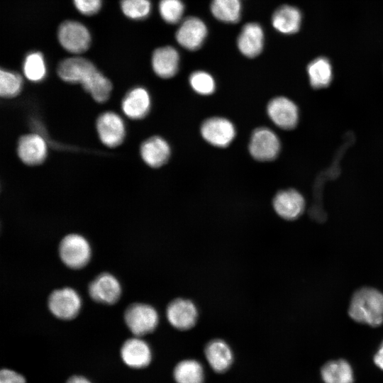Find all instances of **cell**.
Listing matches in <instances>:
<instances>
[{"label":"cell","mask_w":383,"mask_h":383,"mask_svg":"<svg viewBox=\"0 0 383 383\" xmlns=\"http://www.w3.org/2000/svg\"><path fill=\"white\" fill-rule=\"evenodd\" d=\"M59 252L64 264L75 270L86 266L91 253L89 242L78 234L66 235L60 244Z\"/></svg>","instance_id":"277c9868"},{"label":"cell","mask_w":383,"mask_h":383,"mask_svg":"<svg viewBox=\"0 0 383 383\" xmlns=\"http://www.w3.org/2000/svg\"><path fill=\"white\" fill-rule=\"evenodd\" d=\"M58 40L67 51L80 54L89 48L91 36L87 28L82 23L74 21H65L58 29Z\"/></svg>","instance_id":"5b68a950"},{"label":"cell","mask_w":383,"mask_h":383,"mask_svg":"<svg viewBox=\"0 0 383 383\" xmlns=\"http://www.w3.org/2000/svg\"><path fill=\"white\" fill-rule=\"evenodd\" d=\"M207 35L204 23L196 17H188L176 32V40L183 48L195 50L203 44Z\"/></svg>","instance_id":"5bb4252c"},{"label":"cell","mask_w":383,"mask_h":383,"mask_svg":"<svg viewBox=\"0 0 383 383\" xmlns=\"http://www.w3.org/2000/svg\"><path fill=\"white\" fill-rule=\"evenodd\" d=\"M73 2L76 9L87 16L97 13L101 5V0H73Z\"/></svg>","instance_id":"1f68e13d"},{"label":"cell","mask_w":383,"mask_h":383,"mask_svg":"<svg viewBox=\"0 0 383 383\" xmlns=\"http://www.w3.org/2000/svg\"><path fill=\"white\" fill-rule=\"evenodd\" d=\"M167 318L174 328L185 331L195 325L198 318V310L192 301L177 299L168 305Z\"/></svg>","instance_id":"8fae6325"},{"label":"cell","mask_w":383,"mask_h":383,"mask_svg":"<svg viewBox=\"0 0 383 383\" xmlns=\"http://www.w3.org/2000/svg\"><path fill=\"white\" fill-rule=\"evenodd\" d=\"M184 6L181 0H160L159 11L162 18L169 23H178L184 13Z\"/></svg>","instance_id":"f546056e"},{"label":"cell","mask_w":383,"mask_h":383,"mask_svg":"<svg viewBox=\"0 0 383 383\" xmlns=\"http://www.w3.org/2000/svg\"><path fill=\"white\" fill-rule=\"evenodd\" d=\"M203 138L216 147L228 146L235 135L233 123L226 118L213 117L206 120L201 128Z\"/></svg>","instance_id":"30bf717a"},{"label":"cell","mask_w":383,"mask_h":383,"mask_svg":"<svg viewBox=\"0 0 383 383\" xmlns=\"http://www.w3.org/2000/svg\"><path fill=\"white\" fill-rule=\"evenodd\" d=\"M301 21V15L299 10L289 5L278 8L272 18L274 28L285 34H292L298 31Z\"/></svg>","instance_id":"7402d4cb"},{"label":"cell","mask_w":383,"mask_h":383,"mask_svg":"<svg viewBox=\"0 0 383 383\" xmlns=\"http://www.w3.org/2000/svg\"><path fill=\"white\" fill-rule=\"evenodd\" d=\"M280 143L270 129L259 128L254 131L249 143L250 155L259 161L274 160L279 152Z\"/></svg>","instance_id":"ba28073f"},{"label":"cell","mask_w":383,"mask_h":383,"mask_svg":"<svg viewBox=\"0 0 383 383\" xmlns=\"http://www.w3.org/2000/svg\"><path fill=\"white\" fill-rule=\"evenodd\" d=\"M348 314L355 321L377 327L383 323V294L372 287L357 290L349 306Z\"/></svg>","instance_id":"7a4b0ae2"},{"label":"cell","mask_w":383,"mask_h":383,"mask_svg":"<svg viewBox=\"0 0 383 383\" xmlns=\"http://www.w3.org/2000/svg\"><path fill=\"white\" fill-rule=\"evenodd\" d=\"M374 362L377 366L383 370V341L374 357Z\"/></svg>","instance_id":"836d02e7"},{"label":"cell","mask_w":383,"mask_h":383,"mask_svg":"<svg viewBox=\"0 0 383 383\" xmlns=\"http://www.w3.org/2000/svg\"><path fill=\"white\" fill-rule=\"evenodd\" d=\"M0 383H26L25 378L19 373L9 369L0 370Z\"/></svg>","instance_id":"d6a6232c"},{"label":"cell","mask_w":383,"mask_h":383,"mask_svg":"<svg viewBox=\"0 0 383 383\" xmlns=\"http://www.w3.org/2000/svg\"><path fill=\"white\" fill-rule=\"evenodd\" d=\"M121 356L128 367L142 369L150 363L152 352L145 340L135 336L124 342L121 349Z\"/></svg>","instance_id":"9a60e30c"},{"label":"cell","mask_w":383,"mask_h":383,"mask_svg":"<svg viewBox=\"0 0 383 383\" xmlns=\"http://www.w3.org/2000/svg\"><path fill=\"white\" fill-rule=\"evenodd\" d=\"M123 13L132 19H142L147 17L151 9L149 0H121Z\"/></svg>","instance_id":"f1b7e54d"},{"label":"cell","mask_w":383,"mask_h":383,"mask_svg":"<svg viewBox=\"0 0 383 383\" xmlns=\"http://www.w3.org/2000/svg\"><path fill=\"white\" fill-rule=\"evenodd\" d=\"M192 88L198 94L209 95L215 89V82L209 73L204 71L193 72L189 77Z\"/></svg>","instance_id":"4dcf8cb0"},{"label":"cell","mask_w":383,"mask_h":383,"mask_svg":"<svg viewBox=\"0 0 383 383\" xmlns=\"http://www.w3.org/2000/svg\"><path fill=\"white\" fill-rule=\"evenodd\" d=\"M211 11L221 21L236 23L240 18L241 4L240 0H212Z\"/></svg>","instance_id":"484cf974"},{"label":"cell","mask_w":383,"mask_h":383,"mask_svg":"<svg viewBox=\"0 0 383 383\" xmlns=\"http://www.w3.org/2000/svg\"><path fill=\"white\" fill-rule=\"evenodd\" d=\"M23 87L21 74L7 69L0 68V97L13 98L18 95Z\"/></svg>","instance_id":"83f0119b"},{"label":"cell","mask_w":383,"mask_h":383,"mask_svg":"<svg viewBox=\"0 0 383 383\" xmlns=\"http://www.w3.org/2000/svg\"><path fill=\"white\" fill-rule=\"evenodd\" d=\"M273 206L279 216L291 221L302 214L305 201L302 195L294 189L283 190L275 195Z\"/></svg>","instance_id":"2e32d148"},{"label":"cell","mask_w":383,"mask_h":383,"mask_svg":"<svg viewBox=\"0 0 383 383\" xmlns=\"http://www.w3.org/2000/svg\"><path fill=\"white\" fill-rule=\"evenodd\" d=\"M267 111L270 119L282 129L290 130L297 124V106L286 97L279 96L272 99L267 105Z\"/></svg>","instance_id":"4fadbf2b"},{"label":"cell","mask_w":383,"mask_h":383,"mask_svg":"<svg viewBox=\"0 0 383 383\" xmlns=\"http://www.w3.org/2000/svg\"><path fill=\"white\" fill-rule=\"evenodd\" d=\"M325 383H353V372L350 365L340 359L326 362L321 370Z\"/></svg>","instance_id":"603a6c76"},{"label":"cell","mask_w":383,"mask_h":383,"mask_svg":"<svg viewBox=\"0 0 383 383\" xmlns=\"http://www.w3.org/2000/svg\"><path fill=\"white\" fill-rule=\"evenodd\" d=\"M150 94L143 87H135L130 90L121 103V109L124 114L133 120L145 118L150 111Z\"/></svg>","instance_id":"e0dca14e"},{"label":"cell","mask_w":383,"mask_h":383,"mask_svg":"<svg viewBox=\"0 0 383 383\" xmlns=\"http://www.w3.org/2000/svg\"><path fill=\"white\" fill-rule=\"evenodd\" d=\"M26 78L33 82H38L46 76L47 70L43 55L40 52L28 53L22 64Z\"/></svg>","instance_id":"4316f807"},{"label":"cell","mask_w":383,"mask_h":383,"mask_svg":"<svg viewBox=\"0 0 383 383\" xmlns=\"http://www.w3.org/2000/svg\"><path fill=\"white\" fill-rule=\"evenodd\" d=\"M16 152L23 164L35 166L45 160L48 155V145L40 135L28 133L19 138Z\"/></svg>","instance_id":"9c48e42d"},{"label":"cell","mask_w":383,"mask_h":383,"mask_svg":"<svg viewBox=\"0 0 383 383\" xmlns=\"http://www.w3.org/2000/svg\"><path fill=\"white\" fill-rule=\"evenodd\" d=\"M48 306L57 318L70 320L79 313L82 300L75 290L65 287L52 292L48 299Z\"/></svg>","instance_id":"8992f818"},{"label":"cell","mask_w":383,"mask_h":383,"mask_svg":"<svg viewBox=\"0 0 383 383\" xmlns=\"http://www.w3.org/2000/svg\"><path fill=\"white\" fill-rule=\"evenodd\" d=\"M96 131L101 143L109 148L120 145L126 136V127L121 117L113 112L101 113L96 120Z\"/></svg>","instance_id":"52a82bcc"},{"label":"cell","mask_w":383,"mask_h":383,"mask_svg":"<svg viewBox=\"0 0 383 383\" xmlns=\"http://www.w3.org/2000/svg\"><path fill=\"white\" fill-rule=\"evenodd\" d=\"M140 156L150 167L157 168L165 165L170 156V148L167 142L160 136H152L140 145Z\"/></svg>","instance_id":"ac0fdd59"},{"label":"cell","mask_w":383,"mask_h":383,"mask_svg":"<svg viewBox=\"0 0 383 383\" xmlns=\"http://www.w3.org/2000/svg\"><path fill=\"white\" fill-rule=\"evenodd\" d=\"M264 33L262 27L256 23L245 24L238 38V47L245 56L255 57L263 48Z\"/></svg>","instance_id":"ffe728a7"},{"label":"cell","mask_w":383,"mask_h":383,"mask_svg":"<svg viewBox=\"0 0 383 383\" xmlns=\"http://www.w3.org/2000/svg\"><path fill=\"white\" fill-rule=\"evenodd\" d=\"M179 62V54L171 46L156 49L152 56V67L155 73L164 79L171 78L177 74Z\"/></svg>","instance_id":"d6986e66"},{"label":"cell","mask_w":383,"mask_h":383,"mask_svg":"<svg viewBox=\"0 0 383 383\" xmlns=\"http://www.w3.org/2000/svg\"><path fill=\"white\" fill-rule=\"evenodd\" d=\"M91 299L104 304H113L120 298L121 287L118 279L109 273L97 276L89 286Z\"/></svg>","instance_id":"7c38bea8"},{"label":"cell","mask_w":383,"mask_h":383,"mask_svg":"<svg viewBox=\"0 0 383 383\" xmlns=\"http://www.w3.org/2000/svg\"><path fill=\"white\" fill-rule=\"evenodd\" d=\"M66 383H91L88 379L79 375L71 377Z\"/></svg>","instance_id":"e575fe53"},{"label":"cell","mask_w":383,"mask_h":383,"mask_svg":"<svg viewBox=\"0 0 383 383\" xmlns=\"http://www.w3.org/2000/svg\"><path fill=\"white\" fill-rule=\"evenodd\" d=\"M124 320L131 333L140 337L155 331L158 324L159 316L152 306L135 303L126 309Z\"/></svg>","instance_id":"3957f363"},{"label":"cell","mask_w":383,"mask_h":383,"mask_svg":"<svg viewBox=\"0 0 383 383\" xmlns=\"http://www.w3.org/2000/svg\"><path fill=\"white\" fill-rule=\"evenodd\" d=\"M57 72L61 79L72 84L79 83L99 103L106 101L112 90V84L89 60L74 57L63 60Z\"/></svg>","instance_id":"6da1fadb"},{"label":"cell","mask_w":383,"mask_h":383,"mask_svg":"<svg viewBox=\"0 0 383 383\" xmlns=\"http://www.w3.org/2000/svg\"><path fill=\"white\" fill-rule=\"evenodd\" d=\"M205 355L211 367L218 373L228 370L233 360L230 346L224 340L220 339L211 340L207 344Z\"/></svg>","instance_id":"44dd1931"},{"label":"cell","mask_w":383,"mask_h":383,"mask_svg":"<svg viewBox=\"0 0 383 383\" xmlns=\"http://www.w3.org/2000/svg\"><path fill=\"white\" fill-rule=\"evenodd\" d=\"M177 383H204L202 365L195 360H184L175 366L173 372Z\"/></svg>","instance_id":"d4e9b609"},{"label":"cell","mask_w":383,"mask_h":383,"mask_svg":"<svg viewBox=\"0 0 383 383\" xmlns=\"http://www.w3.org/2000/svg\"><path fill=\"white\" fill-rule=\"evenodd\" d=\"M311 85L315 89L328 86L333 78L332 67L329 60L319 57L311 61L307 67Z\"/></svg>","instance_id":"cb8c5ba5"}]
</instances>
